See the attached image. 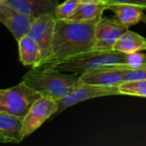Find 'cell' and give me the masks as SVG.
Masks as SVG:
<instances>
[{
    "instance_id": "cell-1",
    "label": "cell",
    "mask_w": 146,
    "mask_h": 146,
    "mask_svg": "<svg viewBox=\"0 0 146 146\" xmlns=\"http://www.w3.org/2000/svg\"><path fill=\"white\" fill-rule=\"evenodd\" d=\"M100 19L86 21L56 20L51 53L43 65L91 50Z\"/></svg>"
},
{
    "instance_id": "cell-2",
    "label": "cell",
    "mask_w": 146,
    "mask_h": 146,
    "mask_svg": "<svg viewBox=\"0 0 146 146\" xmlns=\"http://www.w3.org/2000/svg\"><path fill=\"white\" fill-rule=\"evenodd\" d=\"M21 82L38 92L42 97L55 100L68 96L81 84L80 74L61 72L47 67L32 68L23 76Z\"/></svg>"
},
{
    "instance_id": "cell-3",
    "label": "cell",
    "mask_w": 146,
    "mask_h": 146,
    "mask_svg": "<svg viewBox=\"0 0 146 146\" xmlns=\"http://www.w3.org/2000/svg\"><path fill=\"white\" fill-rule=\"evenodd\" d=\"M127 63V55L115 50H88L60 61L44 64L47 67L66 73L82 74L85 72L109 67L121 66Z\"/></svg>"
},
{
    "instance_id": "cell-4",
    "label": "cell",
    "mask_w": 146,
    "mask_h": 146,
    "mask_svg": "<svg viewBox=\"0 0 146 146\" xmlns=\"http://www.w3.org/2000/svg\"><path fill=\"white\" fill-rule=\"evenodd\" d=\"M41 97L38 92L21 81L15 86L0 91V111L24 118Z\"/></svg>"
},
{
    "instance_id": "cell-5",
    "label": "cell",
    "mask_w": 146,
    "mask_h": 146,
    "mask_svg": "<svg viewBox=\"0 0 146 146\" xmlns=\"http://www.w3.org/2000/svg\"><path fill=\"white\" fill-rule=\"evenodd\" d=\"M56 18L55 13H46L34 19L27 34L38 44L43 61L42 66L50 56ZM39 66V67H40Z\"/></svg>"
},
{
    "instance_id": "cell-6",
    "label": "cell",
    "mask_w": 146,
    "mask_h": 146,
    "mask_svg": "<svg viewBox=\"0 0 146 146\" xmlns=\"http://www.w3.org/2000/svg\"><path fill=\"white\" fill-rule=\"evenodd\" d=\"M116 95H121L118 86H108L81 83L70 94H68L64 98L56 100L58 105L57 114L64 111L66 109L74 104L84 102L86 100L101 98V97L116 96Z\"/></svg>"
},
{
    "instance_id": "cell-7",
    "label": "cell",
    "mask_w": 146,
    "mask_h": 146,
    "mask_svg": "<svg viewBox=\"0 0 146 146\" xmlns=\"http://www.w3.org/2000/svg\"><path fill=\"white\" fill-rule=\"evenodd\" d=\"M128 27L117 17H102L98 22L92 50H114V45L118 38L128 30Z\"/></svg>"
},
{
    "instance_id": "cell-8",
    "label": "cell",
    "mask_w": 146,
    "mask_h": 146,
    "mask_svg": "<svg viewBox=\"0 0 146 146\" xmlns=\"http://www.w3.org/2000/svg\"><path fill=\"white\" fill-rule=\"evenodd\" d=\"M58 105L55 99L41 97L30 108L23 118L22 133L26 138L40 127L50 116L57 114Z\"/></svg>"
},
{
    "instance_id": "cell-9",
    "label": "cell",
    "mask_w": 146,
    "mask_h": 146,
    "mask_svg": "<svg viewBox=\"0 0 146 146\" xmlns=\"http://www.w3.org/2000/svg\"><path fill=\"white\" fill-rule=\"evenodd\" d=\"M34 19L15 9L5 1L0 2V21L17 42L27 34Z\"/></svg>"
},
{
    "instance_id": "cell-10",
    "label": "cell",
    "mask_w": 146,
    "mask_h": 146,
    "mask_svg": "<svg viewBox=\"0 0 146 146\" xmlns=\"http://www.w3.org/2000/svg\"><path fill=\"white\" fill-rule=\"evenodd\" d=\"M132 67L129 64L121 66L97 68L83 73L80 75V81L86 84L101 85L108 86H119L125 82L124 80V69Z\"/></svg>"
},
{
    "instance_id": "cell-11",
    "label": "cell",
    "mask_w": 146,
    "mask_h": 146,
    "mask_svg": "<svg viewBox=\"0 0 146 146\" xmlns=\"http://www.w3.org/2000/svg\"><path fill=\"white\" fill-rule=\"evenodd\" d=\"M23 118L0 111V142L19 144L25 138L22 133Z\"/></svg>"
},
{
    "instance_id": "cell-12",
    "label": "cell",
    "mask_w": 146,
    "mask_h": 146,
    "mask_svg": "<svg viewBox=\"0 0 146 146\" xmlns=\"http://www.w3.org/2000/svg\"><path fill=\"white\" fill-rule=\"evenodd\" d=\"M15 9L36 18L46 13H54L60 0H6Z\"/></svg>"
},
{
    "instance_id": "cell-13",
    "label": "cell",
    "mask_w": 146,
    "mask_h": 146,
    "mask_svg": "<svg viewBox=\"0 0 146 146\" xmlns=\"http://www.w3.org/2000/svg\"><path fill=\"white\" fill-rule=\"evenodd\" d=\"M19 60L25 67L38 68L43 61L42 53L38 43L28 34L18 41Z\"/></svg>"
},
{
    "instance_id": "cell-14",
    "label": "cell",
    "mask_w": 146,
    "mask_h": 146,
    "mask_svg": "<svg viewBox=\"0 0 146 146\" xmlns=\"http://www.w3.org/2000/svg\"><path fill=\"white\" fill-rule=\"evenodd\" d=\"M107 9L115 13V16L123 22L126 26L130 27L140 21L146 22V15L142 8L125 3H113L106 4Z\"/></svg>"
},
{
    "instance_id": "cell-15",
    "label": "cell",
    "mask_w": 146,
    "mask_h": 146,
    "mask_svg": "<svg viewBox=\"0 0 146 146\" xmlns=\"http://www.w3.org/2000/svg\"><path fill=\"white\" fill-rule=\"evenodd\" d=\"M113 50L127 55L146 51V38L137 33L127 30L118 38Z\"/></svg>"
},
{
    "instance_id": "cell-16",
    "label": "cell",
    "mask_w": 146,
    "mask_h": 146,
    "mask_svg": "<svg viewBox=\"0 0 146 146\" xmlns=\"http://www.w3.org/2000/svg\"><path fill=\"white\" fill-rule=\"evenodd\" d=\"M107 9L106 4L80 3L75 12L68 20L73 21H94L103 17L104 10Z\"/></svg>"
},
{
    "instance_id": "cell-17",
    "label": "cell",
    "mask_w": 146,
    "mask_h": 146,
    "mask_svg": "<svg viewBox=\"0 0 146 146\" xmlns=\"http://www.w3.org/2000/svg\"><path fill=\"white\" fill-rule=\"evenodd\" d=\"M121 95L146 98V80L125 81L118 86Z\"/></svg>"
},
{
    "instance_id": "cell-18",
    "label": "cell",
    "mask_w": 146,
    "mask_h": 146,
    "mask_svg": "<svg viewBox=\"0 0 146 146\" xmlns=\"http://www.w3.org/2000/svg\"><path fill=\"white\" fill-rule=\"evenodd\" d=\"M80 3V0H66L60 3L54 12L56 20H68L75 12Z\"/></svg>"
},
{
    "instance_id": "cell-19",
    "label": "cell",
    "mask_w": 146,
    "mask_h": 146,
    "mask_svg": "<svg viewBox=\"0 0 146 146\" xmlns=\"http://www.w3.org/2000/svg\"><path fill=\"white\" fill-rule=\"evenodd\" d=\"M127 63L132 67H141L146 63V56L139 52L127 55Z\"/></svg>"
},
{
    "instance_id": "cell-20",
    "label": "cell",
    "mask_w": 146,
    "mask_h": 146,
    "mask_svg": "<svg viewBox=\"0 0 146 146\" xmlns=\"http://www.w3.org/2000/svg\"><path fill=\"white\" fill-rule=\"evenodd\" d=\"M113 3H125V4L135 5L146 10V0H109L107 4H113Z\"/></svg>"
},
{
    "instance_id": "cell-21",
    "label": "cell",
    "mask_w": 146,
    "mask_h": 146,
    "mask_svg": "<svg viewBox=\"0 0 146 146\" xmlns=\"http://www.w3.org/2000/svg\"><path fill=\"white\" fill-rule=\"evenodd\" d=\"M109 0H80V3H101L107 4Z\"/></svg>"
},
{
    "instance_id": "cell-22",
    "label": "cell",
    "mask_w": 146,
    "mask_h": 146,
    "mask_svg": "<svg viewBox=\"0 0 146 146\" xmlns=\"http://www.w3.org/2000/svg\"><path fill=\"white\" fill-rule=\"evenodd\" d=\"M2 1H6V0H0V2H2Z\"/></svg>"
}]
</instances>
